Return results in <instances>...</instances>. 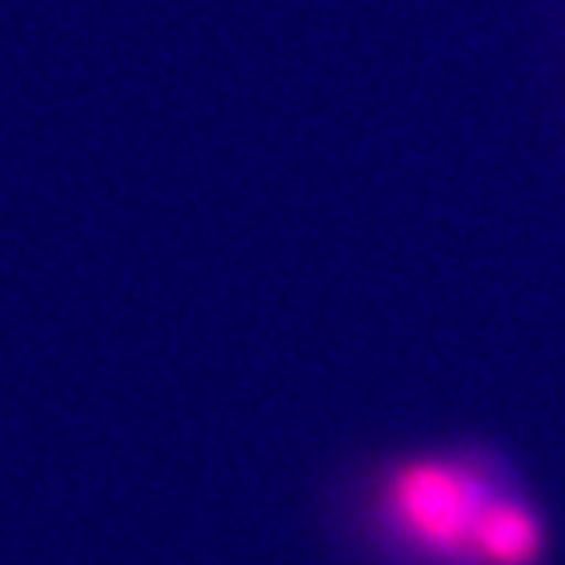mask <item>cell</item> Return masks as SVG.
<instances>
[{
	"instance_id": "obj_1",
	"label": "cell",
	"mask_w": 565,
	"mask_h": 565,
	"mask_svg": "<svg viewBox=\"0 0 565 565\" xmlns=\"http://www.w3.org/2000/svg\"><path fill=\"white\" fill-rule=\"evenodd\" d=\"M484 503L478 478L451 462H412L390 481L393 518L434 551H470Z\"/></svg>"
},
{
	"instance_id": "obj_2",
	"label": "cell",
	"mask_w": 565,
	"mask_h": 565,
	"mask_svg": "<svg viewBox=\"0 0 565 565\" xmlns=\"http://www.w3.org/2000/svg\"><path fill=\"white\" fill-rule=\"evenodd\" d=\"M470 555L489 565H533L540 558L536 518L514 500H489L473 525Z\"/></svg>"
}]
</instances>
